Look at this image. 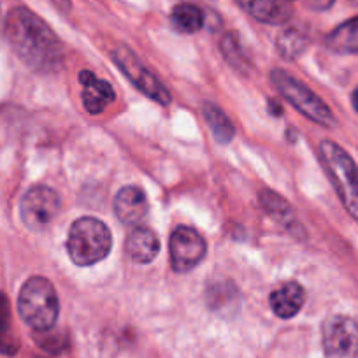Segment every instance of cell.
I'll list each match as a JSON object with an SVG mask.
<instances>
[{"label": "cell", "mask_w": 358, "mask_h": 358, "mask_svg": "<svg viewBox=\"0 0 358 358\" xmlns=\"http://www.w3.org/2000/svg\"><path fill=\"white\" fill-rule=\"evenodd\" d=\"M306 44L308 41H306L304 34L292 27L281 30L280 36L276 37V48L285 60H295L301 57L302 51L306 50Z\"/></svg>", "instance_id": "ffe728a7"}, {"label": "cell", "mask_w": 358, "mask_h": 358, "mask_svg": "<svg viewBox=\"0 0 358 358\" xmlns=\"http://www.w3.org/2000/svg\"><path fill=\"white\" fill-rule=\"evenodd\" d=\"M334 2L336 0H304V4L313 11H327L329 8H332Z\"/></svg>", "instance_id": "7402d4cb"}, {"label": "cell", "mask_w": 358, "mask_h": 358, "mask_svg": "<svg viewBox=\"0 0 358 358\" xmlns=\"http://www.w3.org/2000/svg\"><path fill=\"white\" fill-rule=\"evenodd\" d=\"M172 25L183 34H195L204 27V15L194 4H179L172 9Z\"/></svg>", "instance_id": "ac0fdd59"}, {"label": "cell", "mask_w": 358, "mask_h": 358, "mask_svg": "<svg viewBox=\"0 0 358 358\" xmlns=\"http://www.w3.org/2000/svg\"><path fill=\"white\" fill-rule=\"evenodd\" d=\"M351 104H353L355 111L358 113V86H357V88H355L353 95H351Z\"/></svg>", "instance_id": "cb8c5ba5"}, {"label": "cell", "mask_w": 358, "mask_h": 358, "mask_svg": "<svg viewBox=\"0 0 358 358\" xmlns=\"http://www.w3.org/2000/svg\"><path fill=\"white\" fill-rule=\"evenodd\" d=\"M6 36L20 60L39 74H53L64 65V46L43 18L15 8L6 20Z\"/></svg>", "instance_id": "6da1fadb"}, {"label": "cell", "mask_w": 358, "mask_h": 358, "mask_svg": "<svg viewBox=\"0 0 358 358\" xmlns=\"http://www.w3.org/2000/svg\"><path fill=\"white\" fill-rule=\"evenodd\" d=\"M18 313L23 322L34 330L46 332L53 329L60 313V302L53 285L43 276L27 280L20 292Z\"/></svg>", "instance_id": "3957f363"}, {"label": "cell", "mask_w": 358, "mask_h": 358, "mask_svg": "<svg viewBox=\"0 0 358 358\" xmlns=\"http://www.w3.org/2000/svg\"><path fill=\"white\" fill-rule=\"evenodd\" d=\"M111 230L101 220L83 216L76 220L69 229L67 253L79 267L99 264L111 253Z\"/></svg>", "instance_id": "7a4b0ae2"}, {"label": "cell", "mask_w": 358, "mask_h": 358, "mask_svg": "<svg viewBox=\"0 0 358 358\" xmlns=\"http://www.w3.org/2000/svg\"><path fill=\"white\" fill-rule=\"evenodd\" d=\"M111 57L113 60H115V64L118 65L120 71L127 76V79H129L139 92H143L148 99L158 102L160 106L171 104V92L158 81V78L153 72L148 71L146 65L136 57V53H134L130 48H115Z\"/></svg>", "instance_id": "8992f818"}, {"label": "cell", "mask_w": 358, "mask_h": 358, "mask_svg": "<svg viewBox=\"0 0 358 358\" xmlns=\"http://www.w3.org/2000/svg\"><path fill=\"white\" fill-rule=\"evenodd\" d=\"M202 115H204L206 122H208L209 129H211L213 136H215V139L218 143L227 144L234 139V136H236V127H234L229 116L218 106L211 104V102H206L202 106Z\"/></svg>", "instance_id": "e0dca14e"}, {"label": "cell", "mask_w": 358, "mask_h": 358, "mask_svg": "<svg viewBox=\"0 0 358 358\" xmlns=\"http://www.w3.org/2000/svg\"><path fill=\"white\" fill-rule=\"evenodd\" d=\"M327 358H358V323L350 316H330L322 327Z\"/></svg>", "instance_id": "ba28073f"}, {"label": "cell", "mask_w": 358, "mask_h": 358, "mask_svg": "<svg viewBox=\"0 0 358 358\" xmlns=\"http://www.w3.org/2000/svg\"><path fill=\"white\" fill-rule=\"evenodd\" d=\"M16 350V344L11 337V325H9V311L8 304L0 297V351L13 353Z\"/></svg>", "instance_id": "44dd1931"}, {"label": "cell", "mask_w": 358, "mask_h": 358, "mask_svg": "<svg viewBox=\"0 0 358 358\" xmlns=\"http://www.w3.org/2000/svg\"><path fill=\"white\" fill-rule=\"evenodd\" d=\"M268 302H271V308L276 316L283 320L294 318L304 306L306 290L297 281H287L271 294Z\"/></svg>", "instance_id": "4fadbf2b"}, {"label": "cell", "mask_w": 358, "mask_h": 358, "mask_svg": "<svg viewBox=\"0 0 358 358\" xmlns=\"http://www.w3.org/2000/svg\"><path fill=\"white\" fill-rule=\"evenodd\" d=\"M320 158L346 211L358 220V167L353 158L332 141L320 144Z\"/></svg>", "instance_id": "277c9868"}, {"label": "cell", "mask_w": 358, "mask_h": 358, "mask_svg": "<svg viewBox=\"0 0 358 358\" xmlns=\"http://www.w3.org/2000/svg\"><path fill=\"white\" fill-rule=\"evenodd\" d=\"M79 83L83 86V106H85L90 115H101L109 104L115 102V88L109 85V81L99 79L94 72H79Z\"/></svg>", "instance_id": "30bf717a"}, {"label": "cell", "mask_w": 358, "mask_h": 358, "mask_svg": "<svg viewBox=\"0 0 358 358\" xmlns=\"http://www.w3.org/2000/svg\"><path fill=\"white\" fill-rule=\"evenodd\" d=\"M351 4H355L358 8V0H351Z\"/></svg>", "instance_id": "d4e9b609"}, {"label": "cell", "mask_w": 358, "mask_h": 358, "mask_svg": "<svg viewBox=\"0 0 358 358\" xmlns=\"http://www.w3.org/2000/svg\"><path fill=\"white\" fill-rule=\"evenodd\" d=\"M220 50H222L223 58H225L236 71H250V60H248L246 51H244L239 36H237L236 32H227L225 36H223L222 43H220Z\"/></svg>", "instance_id": "d6986e66"}, {"label": "cell", "mask_w": 358, "mask_h": 358, "mask_svg": "<svg viewBox=\"0 0 358 358\" xmlns=\"http://www.w3.org/2000/svg\"><path fill=\"white\" fill-rule=\"evenodd\" d=\"M127 253L136 264H151L160 253L157 234L146 227H136L127 237Z\"/></svg>", "instance_id": "9a60e30c"}, {"label": "cell", "mask_w": 358, "mask_h": 358, "mask_svg": "<svg viewBox=\"0 0 358 358\" xmlns=\"http://www.w3.org/2000/svg\"><path fill=\"white\" fill-rule=\"evenodd\" d=\"M258 201H260L264 211L267 213L274 222L280 223V225L283 227L290 236L294 237L304 236V229H302L294 208L288 204L287 199H283L281 195H278L276 192L273 190H262L260 195H258Z\"/></svg>", "instance_id": "8fae6325"}, {"label": "cell", "mask_w": 358, "mask_h": 358, "mask_svg": "<svg viewBox=\"0 0 358 358\" xmlns=\"http://www.w3.org/2000/svg\"><path fill=\"white\" fill-rule=\"evenodd\" d=\"M53 2H55V6H57V8L64 13H67L69 9H71V4H72V0H53Z\"/></svg>", "instance_id": "603a6c76"}, {"label": "cell", "mask_w": 358, "mask_h": 358, "mask_svg": "<svg viewBox=\"0 0 358 358\" xmlns=\"http://www.w3.org/2000/svg\"><path fill=\"white\" fill-rule=\"evenodd\" d=\"M271 81L274 88L281 94V97L290 102L301 115L315 122L316 125L332 129L336 127V116L330 111L329 106L306 85H302L297 78L290 76L281 69H274L271 72Z\"/></svg>", "instance_id": "5b68a950"}, {"label": "cell", "mask_w": 358, "mask_h": 358, "mask_svg": "<svg viewBox=\"0 0 358 358\" xmlns=\"http://www.w3.org/2000/svg\"><path fill=\"white\" fill-rule=\"evenodd\" d=\"M327 48L337 55L358 53V16L341 23L327 36Z\"/></svg>", "instance_id": "2e32d148"}, {"label": "cell", "mask_w": 358, "mask_h": 358, "mask_svg": "<svg viewBox=\"0 0 358 358\" xmlns=\"http://www.w3.org/2000/svg\"><path fill=\"white\" fill-rule=\"evenodd\" d=\"M150 211L144 192L137 187H125L116 194L115 213L125 225H139Z\"/></svg>", "instance_id": "7c38bea8"}, {"label": "cell", "mask_w": 358, "mask_h": 358, "mask_svg": "<svg viewBox=\"0 0 358 358\" xmlns=\"http://www.w3.org/2000/svg\"><path fill=\"white\" fill-rule=\"evenodd\" d=\"M22 220L30 230L41 232L51 225L60 213V197L55 190L44 185L32 187L22 199L20 204Z\"/></svg>", "instance_id": "52a82bcc"}, {"label": "cell", "mask_w": 358, "mask_h": 358, "mask_svg": "<svg viewBox=\"0 0 358 358\" xmlns=\"http://www.w3.org/2000/svg\"><path fill=\"white\" fill-rule=\"evenodd\" d=\"M208 244L204 237L192 227H178L169 241V255L176 273H190L204 260Z\"/></svg>", "instance_id": "9c48e42d"}, {"label": "cell", "mask_w": 358, "mask_h": 358, "mask_svg": "<svg viewBox=\"0 0 358 358\" xmlns=\"http://www.w3.org/2000/svg\"><path fill=\"white\" fill-rule=\"evenodd\" d=\"M236 2L251 18L267 25H281L292 15V9L283 0H236Z\"/></svg>", "instance_id": "5bb4252c"}]
</instances>
